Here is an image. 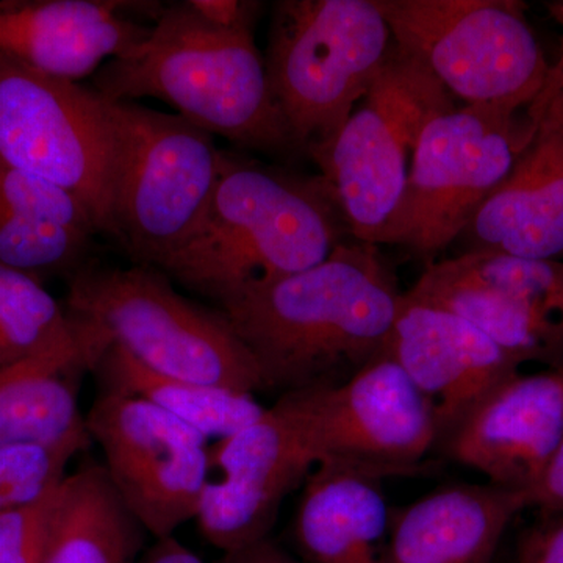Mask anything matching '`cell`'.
Returning a JSON list of instances; mask_svg holds the SVG:
<instances>
[{
	"label": "cell",
	"mask_w": 563,
	"mask_h": 563,
	"mask_svg": "<svg viewBox=\"0 0 563 563\" xmlns=\"http://www.w3.org/2000/svg\"><path fill=\"white\" fill-rule=\"evenodd\" d=\"M404 292L373 243L347 240L306 272L221 307L266 390L339 385L384 354Z\"/></svg>",
	"instance_id": "obj_1"
},
{
	"label": "cell",
	"mask_w": 563,
	"mask_h": 563,
	"mask_svg": "<svg viewBox=\"0 0 563 563\" xmlns=\"http://www.w3.org/2000/svg\"><path fill=\"white\" fill-rule=\"evenodd\" d=\"M351 239L320 174L299 176L224 152L202 220L161 272L222 307L317 266Z\"/></svg>",
	"instance_id": "obj_2"
},
{
	"label": "cell",
	"mask_w": 563,
	"mask_h": 563,
	"mask_svg": "<svg viewBox=\"0 0 563 563\" xmlns=\"http://www.w3.org/2000/svg\"><path fill=\"white\" fill-rule=\"evenodd\" d=\"M95 90L120 101L158 99L243 146L295 150L254 33L211 27L187 2L163 10L146 38L98 70Z\"/></svg>",
	"instance_id": "obj_3"
},
{
	"label": "cell",
	"mask_w": 563,
	"mask_h": 563,
	"mask_svg": "<svg viewBox=\"0 0 563 563\" xmlns=\"http://www.w3.org/2000/svg\"><path fill=\"white\" fill-rule=\"evenodd\" d=\"M161 269L80 268L66 310L107 346L152 372L231 390L265 391L261 369L221 312L181 296Z\"/></svg>",
	"instance_id": "obj_4"
},
{
	"label": "cell",
	"mask_w": 563,
	"mask_h": 563,
	"mask_svg": "<svg viewBox=\"0 0 563 563\" xmlns=\"http://www.w3.org/2000/svg\"><path fill=\"white\" fill-rule=\"evenodd\" d=\"M111 139V235L136 265L161 269L190 239L220 179L224 152L179 114L99 92Z\"/></svg>",
	"instance_id": "obj_5"
},
{
	"label": "cell",
	"mask_w": 563,
	"mask_h": 563,
	"mask_svg": "<svg viewBox=\"0 0 563 563\" xmlns=\"http://www.w3.org/2000/svg\"><path fill=\"white\" fill-rule=\"evenodd\" d=\"M393 46L374 0H282L265 66L295 150L325 146L351 117Z\"/></svg>",
	"instance_id": "obj_6"
},
{
	"label": "cell",
	"mask_w": 563,
	"mask_h": 563,
	"mask_svg": "<svg viewBox=\"0 0 563 563\" xmlns=\"http://www.w3.org/2000/svg\"><path fill=\"white\" fill-rule=\"evenodd\" d=\"M453 109L446 88L393 43L351 117L325 146L309 155L352 239L377 246L390 242L422 132L433 118Z\"/></svg>",
	"instance_id": "obj_7"
},
{
	"label": "cell",
	"mask_w": 563,
	"mask_h": 563,
	"mask_svg": "<svg viewBox=\"0 0 563 563\" xmlns=\"http://www.w3.org/2000/svg\"><path fill=\"white\" fill-rule=\"evenodd\" d=\"M393 43L453 98L531 106L553 65L515 0H374Z\"/></svg>",
	"instance_id": "obj_8"
},
{
	"label": "cell",
	"mask_w": 563,
	"mask_h": 563,
	"mask_svg": "<svg viewBox=\"0 0 563 563\" xmlns=\"http://www.w3.org/2000/svg\"><path fill=\"white\" fill-rule=\"evenodd\" d=\"M531 131V106L472 103L433 118L418 144L388 244L432 258L457 242L509 176Z\"/></svg>",
	"instance_id": "obj_9"
},
{
	"label": "cell",
	"mask_w": 563,
	"mask_h": 563,
	"mask_svg": "<svg viewBox=\"0 0 563 563\" xmlns=\"http://www.w3.org/2000/svg\"><path fill=\"white\" fill-rule=\"evenodd\" d=\"M0 162L73 192L111 235V139L99 92L0 54Z\"/></svg>",
	"instance_id": "obj_10"
},
{
	"label": "cell",
	"mask_w": 563,
	"mask_h": 563,
	"mask_svg": "<svg viewBox=\"0 0 563 563\" xmlns=\"http://www.w3.org/2000/svg\"><path fill=\"white\" fill-rule=\"evenodd\" d=\"M314 463L415 474L440 442L432 404L387 352L339 385L290 391Z\"/></svg>",
	"instance_id": "obj_11"
},
{
	"label": "cell",
	"mask_w": 563,
	"mask_h": 563,
	"mask_svg": "<svg viewBox=\"0 0 563 563\" xmlns=\"http://www.w3.org/2000/svg\"><path fill=\"white\" fill-rule=\"evenodd\" d=\"M103 468L155 540L195 520L209 477V439L146 401L99 391L87 415Z\"/></svg>",
	"instance_id": "obj_12"
},
{
	"label": "cell",
	"mask_w": 563,
	"mask_h": 563,
	"mask_svg": "<svg viewBox=\"0 0 563 563\" xmlns=\"http://www.w3.org/2000/svg\"><path fill=\"white\" fill-rule=\"evenodd\" d=\"M314 465L295 402L284 393L258 420L210 446L195 518L203 539L221 553L268 539L282 503Z\"/></svg>",
	"instance_id": "obj_13"
},
{
	"label": "cell",
	"mask_w": 563,
	"mask_h": 563,
	"mask_svg": "<svg viewBox=\"0 0 563 563\" xmlns=\"http://www.w3.org/2000/svg\"><path fill=\"white\" fill-rule=\"evenodd\" d=\"M514 168L459 236L465 252L563 262V84L553 65Z\"/></svg>",
	"instance_id": "obj_14"
},
{
	"label": "cell",
	"mask_w": 563,
	"mask_h": 563,
	"mask_svg": "<svg viewBox=\"0 0 563 563\" xmlns=\"http://www.w3.org/2000/svg\"><path fill=\"white\" fill-rule=\"evenodd\" d=\"M385 352L432 404L439 444L523 368L472 322L407 291Z\"/></svg>",
	"instance_id": "obj_15"
},
{
	"label": "cell",
	"mask_w": 563,
	"mask_h": 563,
	"mask_svg": "<svg viewBox=\"0 0 563 563\" xmlns=\"http://www.w3.org/2000/svg\"><path fill=\"white\" fill-rule=\"evenodd\" d=\"M562 440L563 365L504 380L440 446L488 484L528 496Z\"/></svg>",
	"instance_id": "obj_16"
},
{
	"label": "cell",
	"mask_w": 563,
	"mask_h": 563,
	"mask_svg": "<svg viewBox=\"0 0 563 563\" xmlns=\"http://www.w3.org/2000/svg\"><path fill=\"white\" fill-rule=\"evenodd\" d=\"M150 29L102 0H2L0 54L29 68L77 81L128 54Z\"/></svg>",
	"instance_id": "obj_17"
},
{
	"label": "cell",
	"mask_w": 563,
	"mask_h": 563,
	"mask_svg": "<svg viewBox=\"0 0 563 563\" xmlns=\"http://www.w3.org/2000/svg\"><path fill=\"white\" fill-rule=\"evenodd\" d=\"M528 496L493 484H450L391 507L385 563H495Z\"/></svg>",
	"instance_id": "obj_18"
},
{
	"label": "cell",
	"mask_w": 563,
	"mask_h": 563,
	"mask_svg": "<svg viewBox=\"0 0 563 563\" xmlns=\"http://www.w3.org/2000/svg\"><path fill=\"white\" fill-rule=\"evenodd\" d=\"M383 479L346 463H317L292 517V554L302 563H385L391 506Z\"/></svg>",
	"instance_id": "obj_19"
},
{
	"label": "cell",
	"mask_w": 563,
	"mask_h": 563,
	"mask_svg": "<svg viewBox=\"0 0 563 563\" xmlns=\"http://www.w3.org/2000/svg\"><path fill=\"white\" fill-rule=\"evenodd\" d=\"M74 322L70 339L0 368V446L91 437L80 410V379L92 372L107 346Z\"/></svg>",
	"instance_id": "obj_20"
},
{
	"label": "cell",
	"mask_w": 563,
	"mask_h": 563,
	"mask_svg": "<svg viewBox=\"0 0 563 563\" xmlns=\"http://www.w3.org/2000/svg\"><path fill=\"white\" fill-rule=\"evenodd\" d=\"M146 536L102 463H87L58 487L44 563H136Z\"/></svg>",
	"instance_id": "obj_21"
},
{
	"label": "cell",
	"mask_w": 563,
	"mask_h": 563,
	"mask_svg": "<svg viewBox=\"0 0 563 563\" xmlns=\"http://www.w3.org/2000/svg\"><path fill=\"white\" fill-rule=\"evenodd\" d=\"M407 295L450 310L484 332L521 365H563V328L504 292L466 276L451 258L432 262Z\"/></svg>",
	"instance_id": "obj_22"
},
{
	"label": "cell",
	"mask_w": 563,
	"mask_h": 563,
	"mask_svg": "<svg viewBox=\"0 0 563 563\" xmlns=\"http://www.w3.org/2000/svg\"><path fill=\"white\" fill-rule=\"evenodd\" d=\"M92 373L101 385L99 391L118 393L150 402L206 439H225L258 420L266 410L252 393L190 383L152 372L117 344H110L103 351Z\"/></svg>",
	"instance_id": "obj_23"
},
{
	"label": "cell",
	"mask_w": 563,
	"mask_h": 563,
	"mask_svg": "<svg viewBox=\"0 0 563 563\" xmlns=\"http://www.w3.org/2000/svg\"><path fill=\"white\" fill-rule=\"evenodd\" d=\"M76 329L43 282L0 265V368L65 342Z\"/></svg>",
	"instance_id": "obj_24"
},
{
	"label": "cell",
	"mask_w": 563,
	"mask_h": 563,
	"mask_svg": "<svg viewBox=\"0 0 563 563\" xmlns=\"http://www.w3.org/2000/svg\"><path fill=\"white\" fill-rule=\"evenodd\" d=\"M455 268L515 299L543 320L563 328V262L465 252L451 258Z\"/></svg>",
	"instance_id": "obj_25"
},
{
	"label": "cell",
	"mask_w": 563,
	"mask_h": 563,
	"mask_svg": "<svg viewBox=\"0 0 563 563\" xmlns=\"http://www.w3.org/2000/svg\"><path fill=\"white\" fill-rule=\"evenodd\" d=\"M92 235L0 210V265L43 279L81 268Z\"/></svg>",
	"instance_id": "obj_26"
},
{
	"label": "cell",
	"mask_w": 563,
	"mask_h": 563,
	"mask_svg": "<svg viewBox=\"0 0 563 563\" xmlns=\"http://www.w3.org/2000/svg\"><path fill=\"white\" fill-rule=\"evenodd\" d=\"M91 443V437H81L62 443L2 444L0 512L32 506L57 490L73 459Z\"/></svg>",
	"instance_id": "obj_27"
},
{
	"label": "cell",
	"mask_w": 563,
	"mask_h": 563,
	"mask_svg": "<svg viewBox=\"0 0 563 563\" xmlns=\"http://www.w3.org/2000/svg\"><path fill=\"white\" fill-rule=\"evenodd\" d=\"M0 210L54 222L95 236L91 211L73 192L0 162Z\"/></svg>",
	"instance_id": "obj_28"
},
{
	"label": "cell",
	"mask_w": 563,
	"mask_h": 563,
	"mask_svg": "<svg viewBox=\"0 0 563 563\" xmlns=\"http://www.w3.org/2000/svg\"><path fill=\"white\" fill-rule=\"evenodd\" d=\"M57 492L32 506L0 512V563H44Z\"/></svg>",
	"instance_id": "obj_29"
},
{
	"label": "cell",
	"mask_w": 563,
	"mask_h": 563,
	"mask_svg": "<svg viewBox=\"0 0 563 563\" xmlns=\"http://www.w3.org/2000/svg\"><path fill=\"white\" fill-rule=\"evenodd\" d=\"M190 7L211 27L224 32L254 33L261 2L247 0H188Z\"/></svg>",
	"instance_id": "obj_30"
},
{
	"label": "cell",
	"mask_w": 563,
	"mask_h": 563,
	"mask_svg": "<svg viewBox=\"0 0 563 563\" xmlns=\"http://www.w3.org/2000/svg\"><path fill=\"white\" fill-rule=\"evenodd\" d=\"M517 563H563V517L548 515L525 533Z\"/></svg>",
	"instance_id": "obj_31"
},
{
	"label": "cell",
	"mask_w": 563,
	"mask_h": 563,
	"mask_svg": "<svg viewBox=\"0 0 563 563\" xmlns=\"http://www.w3.org/2000/svg\"><path fill=\"white\" fill-rule=\"evenodd\" d=\"M528 503L544 517L563 514V440L539 483L529 492Z\"/></svg>",
	"instance_id": "obj_32"
},
{
	"label": "cell",
	"mask_w": 563,
	"mask_h": 563,
	"mask_svg": "<svg viewBox=\"0 0 563 563\" xmlns=\"http://www.w3.org/2000/svg\"><path fill=\"white\" fill-rule=\"evenodd\" d=\"M213 563H302L290 551L285 550L272 537L247 544L240 550L222 553Z\"/></svg>",
	"instance_id": "obj_33"
},
{
	"label": "cell",
	"mask_w": 563,
	"mask_h": 563,
	"mask_svg": "<svg viewBox=\"0 0 563 563\" xmlns=\"http://www.w3.org/2000/svg\"><path fill=\"white\" fill-rule=\"evenodd\" d=\"M136 563H206L190 548L185 547L176 537L155 540L150 550L144 551Z\"/></svg>",
	"instance_id": "obj_34"
},
{
	"label": "cell",
	"mask_w": 563,
	"mask_h": 563,
	"mask_svg": "<svg viewBox=\"0 0 563 563\" xmlns=\"http://www.w3.org/2000/svg\"><path fill=\"white\" fill-rule=\"evenodd\" d=\"M548 13L553 18L555 24L561 27L562 36H561V57H563V0H555V2L547 3Z\"/></svg>",
	"instance_id": "obj_35"
},
{
	"label": "cell",
	"mask_w": 563,
	"mask_h": 563,
	"mask_svg": "<svg viewBox=\"0 0 563 563\" xmlns=\"http://www.w3.org/2000/svg\"><path fill=\"white\" fill-rule=\"evenodd\" d=\"M555 66H558L559 73H561L562 84H563V57H559V60H558V63H555Z\"/></svg>",
	"instance_id": "obj_36"
}]
</instances>
